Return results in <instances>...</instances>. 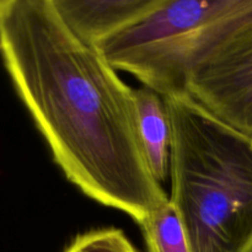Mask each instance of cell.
<instances>
[{
  "instance_id": "cell-2",
  "label": "cell",
  "mask_w": 252,
  "mask_h": 252,
  "mask_svg": "<svg viewBox=\"0 0 252 252\" xmlns=\"http://www.w3.org/2000/svg\"><path fill=\"white\" fill-rule=\"evenodd\" d=\"M165 98L172 126L169 198L191 252H252V137L187 93Z\"/></svg>"
},
{
  "instance_id": "cell-7",
  "label": "cell",
  "mask_w": 252,
  "mask_h": 252,
  "mask_svg": "<svg viewBox=\"0 0 252 252\" xmlns=\"http://www.w3.org/2000/svg\"><path fill=\"white\" fill-rule=\"evenodd\" d=\"M138 225L149 252H191L184 224L170 198Z\"/></svg>"
},
{
  "instance_id": "cell-1",
  "label": "cell",
  "mask_w": 252,
  "mask_h": 252,
  "mask_svg": "<svg viewBox=\"0 0 252 252\" xmlns=\"http://www.w3.org/2000/svg\"><path fill=\"white\" fill-rule=\"evenodd\" d=\"M0 44L17 96L74 186L137 224L169 201L140 143L134 89L52 0L0 5Z\"/></svg>"
},
{
  "instance_id": "cell-4",
  "label": "cell",
  "mask_w": 252,
  "mask_h": 252,
  "mask_svg": "<svg viewBox=\"0 0 252 252\" xmlns=\"http://www.w3.org/2000/svg\"><path fill=\"white\" fill-rule=\"evenodd\" d=\"M185 91L231 127L252 137V29L194 49L184 69Z\"/></svg>"
},
{
  "instance_id": "cell-5",
  "label": "cell",
  "mask_w": 252,
  "mask_h": 252,
  "mask_svg": "<svg viewBox=\"0 0 252 252\" xmlns=\"http://www.w3.org/2000/svg\"><path fill=\"white\" fill-rule=\"evenodd\" d=\"M64 21L96 44L148 16L167 0H52Z\"/></svg>"
},
{
  "instance_id": "cell-9",
  "label": "cell",
  "mask_w": 252,
  "mask_h": 252,
  "mask_svg": "<svg viewBox=\"0 0 252 252\" xmlns=\"http://www.w3.org/2000/svg\"><path fill=\"white\" fill-rule=\"evenodd\" d=\"M10 0H0V5H4V4H6V2H9Z\"/></svg>"
},
{
  "instance_id": "cell-6",
  "label": "cell",
  "mask_w": 252,
  "mask_h": 252,
  "mask_svg": "<svg viewBox=\"0 0 252 252\" xmlns=\"http://www.w3.org/2000/svg\"><path fill=\"white\" fill-rule=\"evenodd\" d=\"M135 116L139 139L155 179L164 184L170 179L172 126L166 98L143 85L134 89Z\"/></svg>"
},
{
  "instance_id": "cell-3",
  "label": "cell",
  "mask_w": 252,
  "mask_h": 252,
  "mask_svg": "<svg viewBox=\"0 0 252 252\" xmlns=\"http://www.w3.org/2000/svg\"><path fill=\"white\" fill-rule=\"evenodd\" d=\"M252 24V0H167L95 44L118 71L161 95L186 93L184 66L198 44Z\"/></svg>"
},
{
  "instance_id": "cell-8",
  "label": "cell",
  "mask_w": 252,
  "mask_h": 252,
  "mask_svg": "<svg viewBox=\"0 0 252 252\" xmlns=\"http://www.w3.org/2000/svg\"><path fill=\"white\" fill-rule=\"evenodd\" d=\"M63 252H138L121 229L103 228L76 236Z\"/></svg>"
}]
</instances>
